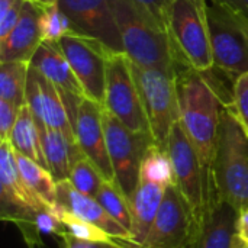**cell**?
<instances>
[{
  "instance_id": "4fadbf2b",
  "label": "cell",
  "mask_w": 248,
  "mask_h": 248,
  "mask_svg": "<svg viewBox=\"0 0 248 248\" xmlns=\"http://www.w3.org/2000/svg\"><path fill=\"white\" fill-rule=\"evenodd\" d=\"M77 35L99 41L113 54H125L110 0H58Z\"/></svg>"
},
{
  "instance_id": "52a82bcc",
  "label": "cell",
  "mask_w": 248,
  "mask_h": 248,
  "mask_svg": "<svg viewBox=\"0 0 248 248\" xmlns=\"http://www.w3.org/2000/svg\"><path fill=\"white\" fill-rule=\"evenodd\" d=\"M132 74L144 105L154 142L166 148L169 135L179 122V97L176 74L145 68L131 61Z\"/></svg>"
},
{
  "instance_id": "83f0119b",
  "label": "cell",
  "mask_w": 248,
  "mask_h": 248,
  "mask_svg": "<svg viewBox=\"0 0 248 248\" xmlns=\"http://www.w3.org/2000/svg\"><path fill=\"white\" fill-rule=\"evenodd\" d=\"M58 218L61 219L65 232H68L70 235L78 238V240H86V241H109V243H124L115 237H112L110 234H108L106 231H103L102 228L73 215L71 212H68L67 209H64L62 206H60L58 212H57ZM128 244V243H126Z\"/></svg>"
},
{
  "instance_id": "44dd1931",
  "label": "cell",
  "mask_w": 248,
  "mask_h": 248,
  "mask_svg": "<svg viewBox=\"0 0 248 248\" xmlns=\"http://www.w3.org/2000/svg\"><path fill=\"white\" fill-rule=\"evenodd\" d=\"M166 186L140 179L135 195L131 201L132 208V235L135 243L142 247L150 230L160 211L166 195Z\"/></svg>"
},
{
  "instance_id": "f546056e",
  "label": "cell",
  "mask_w": 248,
  "mask_h": 248,
  "mask_svg": "<svg viewBox=\"0 0 248 248\" xmlns=\"http://www.w3.org/2000/svg\"><path fill=\"white\" fill-rule=\"evenodd\" d=\"M232 108L248 132V71L232 83Z\"/></svg>"
},
{
  "instance_id": "9a60e30c",
  "label": "cell",
  "mask_w": 248,
  "mask_h": 248,
  "mask_svg": "<svg viewBox=\"0 0 248 248\" xmlns=\"http://www.w3.org/2000/svg\"><path fill=\"white\" fill-rule=\"evenodd\" d=\"M238 211L224 201L208 180L205 208L192 248H232L237 237Z\"/></svg>"
},
{
  "instance_id": "836d02e7",
  "label": "cell",
  "mask_w": 248,
  "mask_h": 248,
  "mask_svg": "<svg viewBox=\"0 0 248 248\" xmlns=\"http://www.w3.org/2000/svg\"><path fill=\"white\" fill-rule=\"evenodd\" d=\"M36 227L41 234H54V235L61 237L65 232V228H64L61 219L58 218V215L49 209H44V211L38 212Z\"/></svg>"
},
{
  "instance_id": "d4e9b609",
  "label": "cell",
  "mask_w": 248,
  "mask_h": 248,
  "mask_svg": "<svg viewBox=\"0 0 248 248\" xmlns=\"http://www.w3.org/2000/svg\"><path fill=\"white\" fill-rule=\"evenodd\" d=\"M140 179L161 185L170 186L174 183V171L170 155L166 148L158 147L157 144H151L144 155L141 164Z\"/></svg>"
},
{
  "instance_id": "484cf974",
  "label": "cell",
  "mask_w": 248,
  "mask_h": 248,
  "mask_svg": "<svg viewBox=\"0 0 248 248\" xmlns=\"http://www.w3.org/2000/svg\"><path fill=\"white\" fill-rule=\"evenodd\" d=\"M96 199L106 209V212L116 219L122 227L132 232V208L128 198L124 195L116 182L105 180L97 192Z\"/></svg>"
},
{
  "instance_id": "603a6c76",
  "label": "cell",
  "mask_w": 248,
  "mask_h": 248,
  "mask_svg": "<svg viewBox=\"0 0 248 248\" xmlns=\"http://www.w3.org/2000/svg\"><path fill=\"white\" fill-rule=\"evenodd\" d=\"M9 142L12 144V147L15 148V151L17 154H22V155L42 164L44 167H46V160L44 155V150H42L39 128H38V124L26 103L20 108L17 121L10 132Z\"/></svg>"
},
{
  "instance_id": "e0dca14e",
  "label": "cell",
  "mask_w": 248,
  "mask_h": 248,
  "mask_svg": "<svg viewBox=\"0 0 248 248\" xmlns=\"http://www.w3.org/2000/svg\"><path fill=\"white\" fill-rule=\"evenodd\" d=\"M44 6L35 0H26L22 16L13 31L0 41V62H31L33 54L44 42L41 17Z\"/></svg>"
},
{
  "instance_id": "ac0fdd59",
  "label": "cell",
  "mask_w": 248,
  "mask_h": 248,
  "mask_svg": "<svg viewBox=\"0 0 248 248\" xmlns=\"http://www.w3.org/2000/svg\"><path fill=\"white\" fill-rule=\"evenodd\" d=\"M57 189H58L60 206H62L73 215L102 228L103 231H106L115 238L128 244L138 246L134 240L132 232L125 227H122L116 219H113L96 198L78 192L77 189L73 187V185L68 180L57 182Z\"/></svg>"
},
{
  "instance_id": "f1b7e54d",
  "label": "cell",
  "mask_w": 248,
  "mask_h": 248,
  "mask_svg": "<svg viewBox=\"0 0 248 248\" xmlns=\"http://www.w3.org/2000/svg\"><path fill=\"white\" fill-rule=\"evenodd\" d=\"M41 29H42L44 41H52V42H58L65 35L76 33L71 20L60 9L57 3L44 6L42 17H41Z\"/></svg>"
},
{
  "instance_id": "2e32d148",
  "label": "cell",
  "mask_w": 248,
  "mask_h": 248,
  "mask_svg": "<svg viewBox=\"0 0 248 248\" xmlns=\"http://www.w3.org/2000/svg\"><path fill=\"white\" fill-rule=\"evenodd\" d=\"M74 135L84 157L100 170L106 180L115 182L103 126V105L87 97L81 99L74 119Z\"/></svg>"
},
{
  "instance_id": "7a4b0ae2",
  "label": "cell",
  "mask_w": 248,
  "mask_h": 248,
  "mask_svg": "<svg viewBox=\"0 0 248 248\" xmlns=\"http://www.w3.org/2000/svg\"><path fill=\"white\" fill-rule=\"evenodd\" d=\"M209 177L219 196L238 212L248 208V132L232 105L221 110Z\"/></svg>"
},
{
  "instance_id": "5b68a950",
  "label": "cell",
  "mask_w": 248,
  "mask_h": 248,
  "mask_svg": "<svg viewBox=\"0 0 248 248\" xmlns=\"http://www.w3.org/2000/svg\"><path fill=\"white\" fill-rule=\"evenodd\" d=\"M44 209L48 208L35 198L22 179L15 148L9 141H0V217L17 227L29 248L42 246L36 215Z\"/></svg>"
},
{
  "instance_id": "8992f818",
  "label": "cell",
  "mask_w": 248,
  "mask_h": 248,
  "mask_svg": "<svg viewBox=\"0 0 248 248\" xmlns=\"http://www.w3.org/2000/svg\"><path fill=\"white\" fill-rule=\"evenodd\" d=\"M214 68L235 80L248 71V15L217 0H206Z\"/></svg>"
},
{
  "instance_id": "7402d4cb",
  "label": "cell",
  "mask_w": 248,
  "mask_h": 248,
  "mask_svg": "<svg viewBox=\"0 0 248 248\" xmlns=\"http://www.w3.org/2000/svg\"><path fill=\"white\" fill-rule=\"evenodd\" d=\"M17 167L22 174V179L35 195V198L48 209L55 214L60 209L58 205V189L57 180L51 174V171L42 164L16 153Z\"/></svg>"
},
{
  "instance_id": "8fae6325",
  "label": "cell",
  "mask_w": 248,
  "mask_h": 248,
  "mask_svg": "<svg viewBox=\"0 0 248 248\" xmlns=\"http://www.w3.org/2000/svg\"><path fill=\"white\" fill-rule=\"evenodd\" d=\"M57 44L70 62L84 97L103 105L110 51L99 41L77 33L65 35Z\"/></svg>"
},
{
  "instance_id": "277c9868",
  "label": "cell",
  "mask_w": 248,
  "mask_h": 248,
  "mask_svg": "<svg viewBox=\"0 0 248 248\" xmlns=\"http://www.w3.org/2000/svg\"><path fill=\"white\" fill-rule=\"evenodd\" d=\"M110 3L128 58L141 67L176 74L177 61L167 31L128 0H110Z\"/></svg>"
},
{
  "instance_id": "9c48e42d",
  "label": "cell",
  "mask_w": 248,
  "mask_h": 248,
  "mask_svg": "<svg viewBox=\"0 0 248 248\" xmlns=\"http://www.w3.org/2000/svg\"><path fill=\"white\" fill-rule=\"evenodd\" d=\"M103 108L131 131L151 135L144 105L132 74L131 60L126 54H109Z\"/></svg>"
},
{
  "instance_id": "f35d334b",
  "label": "cell",
  "mask_w": 248,
  "mask_h": 248,
  "mask_svg": "<svg viewBox=\"0 0 248 248\" xmlns=\"http://www.w3.org/2000/svg\"><path fill=\"white\" fill-rule=\"evenodd\" d=\"M36 3L42 4V6H48V4H55L58 3V0H35Z\"/></svg>"
},
{
  "instance_id": "30bf717a",
  "label": "cell",
  "mask_w": 248,
  "mask_h": 248,
  "mask_svg": "<svg viewBox=\"0 0 248 248\" xmlns=\"http://www.w3.org/2000/svg\"><path fill=\"white\" fill-rule=\"evenodd\" d=\"M199 219L176 183L167 186L150 234L141 248H182L196 237Z\"/></svg>"
},
{
  "instance_id": "ba28073f",
  "label": "cell",
  "mask_w": 248,
  "mask_h": 248,
  "mask_svg": "<svg viewBox=\"0 0 248 248\" xmlns=\"http://www.w3.org/2000/svg\"><path fill=\"white\" fill-rule=\"evenodd\" d=\"M103 126L115 182L131 202L140 183L141 164L151 144V135L134 132L103 108Z\"/></svg>"
},
{
  "instance_id": "ffe728a7",
  "label": "cell",
  "mask_w": 248,
  "mask_h": 248,
  "mask_svg": "<svg viewBox=\"0 0 248 248\" xmlns=\"http://www.w3.org/2000/svg\"><path fill=\"white\" fill-rule=\"evenodd\" d=\"M41 142L44 155L46 160V167L57 182L68 180L73 164L84 155L77 144V141L61 131L39 125Z\"/></svg>"
},
{
  "instance_id": "6da1fadb",
  "label": "cell",
  "mask_w": 248,
  "mask_h": 248,
  "mask_svg": "<svg viewBox=\"0 0 248 248\" xmlns=\"http://www.w3.org/2000/svg\"><path fill=\"white\" fill-rule=\"evenodd\" d=\"M176 86L179 122L196 148L205 173L209 176L224 105L206 77L185 64L176 65Z\"/></svg>"
},
{
  "instance_id": "3957f363",
  "label": "cell",
  "mask_w": 248,
  "mask_h": 248,
  "mask_svg": "<svg viewBox=\"0 0 248 248\" xmlns=\"http://www.w3.org/2000/svg\"><path fill=\"white\" fill-rule=\"evenodd\" d=\"M177 64L206 73L214 68L206 0H171L164 13Z\"/></svg>"
},
{
  "instance_id": "d6a6232c",
  "label": "cell",
  "mask_w": 248,
  "mask_h": 248,
  "mask_svg": "<svg viewBox=\"0 0 248 248\" xmlns=\"http://www.w3.org/2000/svg\"><path fill=\"white\" fill-rule=\"evenodd\" d=\"M61 248H141L134 244H126V243H109V241H86V240H78L68 232H64L61 237Z\"/></svg>"
},
{
  "instance_id": "8d00e7d4",
  "label": "cell",
  "mask_w": 248,
  "mask_h": 248,
  "mask_svg": "<svg viewBox=\"0 0 248 248\" xmlns=\"http://www.w3.org/2000/svg\"><path fill=\"white\" fill-rule=\"evenodd\" d=\"M217 1L227 3V4H230V6H232V7H235V9H238V10L248 15V0H217Z\"/></svg>"
},
{
  "instance_id": "4dcf8cb0",
  "label": "cell",
  "mask_w": 248,
  "mask_h": 248,
  "mask_svg": "<svg viewBox=\"0 0 248 248\" xmlns=\"http://www.w3.org/2000/svg\"><path fill=\"white\" fill-rule=\"evenodd\" d=\"M134 7H137L147 17L154 20L157 25L166 29L164 25V13L171 0H128Z\"/></svg>"
},
{
  "instance_id": "7c38bea8",
  "label": "cell",
  "mask_w": 248,
  "mask_h": 248,
  "mask_svg": "<svg viewBox=\"0 0 248 248\" xmlns=\"http://www.w3.org/2000/svg\"><path fill=\"white\" fill-rule=\"evenodd\" d=\"M174 171V183L192 206L198 219L205 208V196L209 176L205 173L202 161L192 141L186 135L180 122H176L166 147Z\"/></svg>"
},
{
  "instance_id": "cb8c5ba5",
  "label": "cell",
  "mask_w": 248,
  "mask_h": 248,
  "mask_svg": "<svg viewBox=\"0 0 248 248\" xmlns=\"http://www.w3.org/2000/svg\"><path fill=\"white\" fill-rule=\"evenodd\" d=\"M29 62H0V99L22 108L25 105Z\"/></svg>"
},
{
  "instance_id": "5bb4252c",
  "label": "cell",
  "mask_w": 248,
  "mask_h": 248,
  "mask_svg": "<svg viewBox=\"0 0 248 248\" xmlns=\"http://www.w3.org/2000/svg\"><path fill=\"white\" fill-rule=\"evenodd\" d=\"M25 103L29 106L36 124L64 132L76 140L73 122L61 90L31 67L28 74Z\"/></svg>"
},
{
  "instance_id": "1f68e13d",
  "label": "cell",
  "mask_w": 248,
  "mask_h": 248,
  "mask_svg": "<svg viewBox=\"0 0 248 248\" xmlns=\"http://www.w3.org/2000/svg\"><path fill=\"white\" fill-rule=\"evenodd\" d=\"M20 108L12 102L0 99V141H9L10 132L17 121Z\"/></svg>"
},
{
  "instance_id": "4316f807",
  "label": "cell",
  "mask_w": 248,
  "mask_h": 248,
  "mask_svg": "<svg viewBox=\"0 0 248 248\" xmlns=\"http://www.w3.org/2000/svg\"><path fill=\"white\" fill-rule=\"evenodd\" d=\"M105 180L106 179L103 177L100 170L84 155H81L73 164L68 177V182L73 185L74 189L93 198L97 196V192Z\"/></svg>"
},
{
  "instance_id": "e575fe53",
  "label": "cell",
  "mask_w": 248,
  "mask_h": 248,
  "mask_svg": "<svg viewBox=\"0 0 248 248\" xmlns=\"http://www.w3.org/2000/svg\"><path fill=\"white\" fill-rule=\"evenodd\" d=\"M25 3H26V0H16L13 3V6L3 16H0V41L4 39L13 31V28L17 25V22L22 16Z\"/></svg>"
},
{
  "instance_id": "74e56055",
  "label": "cell",
  "mask_w": 248,
  "mask_h": 248,
  "mask_svg": "<svg viewBox=\"0 0 248 248\" xmlns=\"http://www.w3.org/2000/svg\"><path fill=\"white\" fill-rule=\"evenodd\" d=\"M232 248H248L247 244H244L238 237H235V240H234V246H232Z\"/></svg>"
},
{
  "instance_id": "ab89813d",
  "label": "cell",
  "mask_w": 248,
  "mask_h": 248,
  "mask_svg": "<svg viewBox=\"0 0 248 248\" xmlns=\"http://www.w3.org/2000/svg\"><path fill=\"white\" fill-rule=\"evenodd\" d=\"M182 248H192V244H190V246H186V247H182Z\"/></svg>"
},
{
  "instance_id": "d6986e66",
  "label": "cell",
  "mask_w": 248,
  "mask_h": 248,
  "mask_svg": "<svg viewBox=\"0 0 248 248\" xmlns=\"http://www.w3.org/2000/svg\"><path fill=\"white\" fill-rule=\"evenodd\" d=\"M29 64L44 77L52 81L62 93L84 97L83 89L57 42L44 41Z\"/></svg>"
},
{
  "instance_id": "d590c367",
  "label": "cell",
  "mask_w": 248,
  "mask_h": 248,
  "mask_svg": "<svg viewBox=\"0 0 248 248\" xmlns=\"http://www.w3.org/2000/svg\"><path fill=\"white\" fill-rule=\"evenodd\" d=\"M237 237L248 246V208L238 212L237 218Z\"/></svg>"
}]
</instances>
